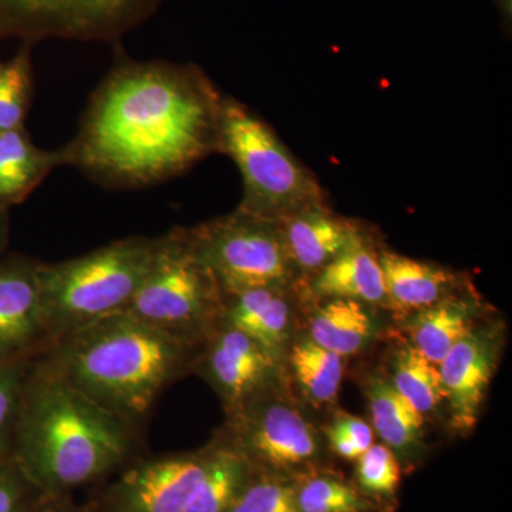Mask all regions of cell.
Instances as JSON below:
<instances>
[{
  "instance_id": "18",
  "label": "cell",
  "mask_w": 512,
  "mask_h": 512,
  "mask_svg": "<svg viewBox=\"0 0 512 512\" xmlns=\"http://www.w3.org/2000/svg\"><path fill=\"white\" fill-rule=\"evenodd\" d=\"M365 392L373 433L400 463L419 460L424 448V416L396 392L387 377H370Z\"/></svg>"
},
{
  "instance_id": "27",
  "label": "cell",
  "mask_w": 512,
  "mask_h": 512,
  "mask_svg": "<svg viewBox=\"0 0 512 512\" xmlns=\"http://www.w3.org/2000/svg\"><path fill=\"white\" fill-rule=\"evenodd\" d=\"M296 480L298 478L254 468V473L229 512H299Z\"/></svg>"
},
{
  "instance_id": "6",
  "label": "cell",
  "mask_w": 512,
  "mask_h": 512,
  "mask_svg": "<svg viewBox=\"0 0 512 512\" xmlns=\"http://www.w3.org/2000/svg\"><path fill=\"white\" fill-rule=\"evenodd\" d=\"M225 295L188 228L156 238L146 278L126 312L197 348L222 319Z\"/></svg>"
},
{
  "instance_id": "16",
  "label": "cell",
  "mask_w": 512,
  "mask_h": 512,
  "mask_svg": "<svg viewBox=\"0 0 512 512\" xmlns=\"http://www.w3.org/2000/svg\"><path fill=\"white\" fill-rule=\"evenodd\" d=\"M309 292L323 299H349L367 306L389 305L380 248L370 234L357 239L306 281Z\"/></svg>"
},
{
  "instance_id": "3",
  "label": "cell",
  "mask_w": 512,
  "mask_h": 512,
  "mask_svg": "<svg viewBox=\"0 0 512 512\" xmlns=\"http://www.w3.org/2000/svg\"><path fill=\"white\" fill-rule=\"evenodd\" d=\"M195 349L120 312L56 339L40 356L80 392L140 429L164 390L191 372Z\"/></svg>"
},
{
  "instance_id": "28",
  "label": "cell",
  "mask_w": 512,
  "mask_h": 512,
  "mask_svg": "<svg viewBox=\"0 0 512 512\" xmlns=\"http://www.w3.org/2000/svg\"><path fill=\"white\" fill-rule=\"evenodd\" d=\"M356 487L379 504L392 500L402 480V463L384 444H373L356 460Z\"/></svg>"
},
{
  "instance_id": "30",
  "label": "cell",
  "mask_w": 512,
  "mask_h": 512,
  "mask_svg": "<svg viewBox=\"0 0 512 512\" xmlns=\"http://www.w3.org/2000/svg\"><path fill=\"white\" fill-rule=\"evenodd\" d=\"M46 495L15 458L0 461V512H32Z\"/></svg>"
},
{
  "instance_id": "24",
  "label": "cell",
  "mask_w": 512,
  "mask_h": 512,
  "mask_svg": "<svg viewBox=\"0 0 512 512\" xmlns=\"http://www.w3.org/2000/svg\"><path fill=\"white\" fill-rule=\"evenodd\" d=\"M387 380L421 416L436 412L446 403L439 365L430 362L410 343L394 353L392 372Z\"/></svg>"
},
{
  "instance_id": "29",
  "label": "cell",
  "mask_w": 512,
  "mask_h": 512,
  "mask_svg": "<svg viewBox=\"0 0 512 512\" xmlns=\"http://www.w3.org/2000/svg\"><path fill=\"white\" fill-rule=\"evenodd\" d=\"M33 360L0 363V461L13 457L20 400Z\"/></svg>"
},
{
  "instance_id": "32",
  "label": "cell",
  "mask_w": 512,
  "mask_h": 512,
  "mask_svg": "<svg viewBox=\"0 0 512 512\" xmlns=\"http://www.w3.org/2000/svg\"><path fill=\"white\" fill-rule=\"evenodd\" d=\"M32 512H90L74 504L72 495L47 494Z\"/></svg>"
},
{
  "instance_id": "4",
  "label": "cell",
  "mask_w": 512,
  "mask_h": 512,
  "mask_svg": "<svg viewBox=\"0 0 512 512\" xmlns=\"http://www.w3.org/2000/svg\"><path fill=\"white\" fill-rule=\"evenodd\" d=\"M156 249V238L130 237L89 254L42 262L43 302L53 342L97 320L126 312Z\"/></svg>"
},
{
  "instance_id": "17",
  "label": "cell",
  "mask_w": 512,
  "mask_h": 512,
  "mask_svg": "<svg viewBox=\"0 0 512 512\" xmlns=\"http://www.w3.org/2000/svg\"><path fill=\"white\" fill-rule=\"evenodd\" d=\"M380 264L389 305L409 315L470 291L457 272L390 249L380 248Z\"/></svg>"
},
{
  "instance_id": "5",
  "label": "cell",
  "mask_w": 512,
  "mask_h": 512,
  "mask_svg": "<svg viewBox=\"0 0 512 512\" xmlns=\"http://www.w3.org/2000/svg\"><path fill=\"white\" fill-rule=\"evenodd\" d=\"M241 173L239 210L281 221L316 205L328 204L318 178L298 160L258 114L231 96L222 97L220 150Z\"/></svg>"
},
{
  "instance_id": "11",
  "label": "cell",
  "mask_w": 512,
  "mask_h": 512,
  "mask_svg": "<svg viewBox=\"0 0 512 512\" xmlns=\"http://www.w3.org/2000/svg\"><path fill=\"white\" fill-rule=\"evenodd\" d=\"M205 461V447L137 458L107 485L90 512H185Z\"/></svg>"
},
{
  "instance_id": "19",
  "label": "cell",
  "mask_w": 512,
  "mask_h": 512,
  "mask_svg": "<svg viewBox=\"0 0 512 512\" xmlns=\"http://www.w3.org/2000/svg\"><path fill=\"white\" fill-rule=\"evenodd\" d=\"M483 306L473 292L444 299L410 315L407 335L410 345L439 365L454 346L477 325Z\"/></svg>"
},
{
  "instance_id": "34",
  "label": "cell",
  "mask_w": 512,
  "mask_h": 512,
  "mask_svg": "<svg viewBox=\"0 0 512 512\" xmlns=\"http://www.w3.org/2000/svg\"><path fill=\"white\" fill-rule=\"evenodd\" d=\"M5 207L0 205V245L5 241V232H6V217H5Z\"/></svg>"
},
{
  "instance_id": "25",
  "label": "cell",
  "mask_w": 512,
  "mask_h": 512,
  "mask_svg": "<svg viewBox=\"0 0 512 512\" xmlns=\"http://www.w3.org/2000/svg\"><path fill=\"white\" fill-rule=\"evenodd\" d=\"M299 512H379V504L357 490L356 485L326 473L303 474L296 480Z\"/></svg>"
},
{
  "instance_id": "31",
  "label": "cell",
  "mask_w": 512,
  "mask_h": 512,
  "mask_svg": "<svg viewBox=\"0 0 512 512\" xmlns=\"http://www.w3.org/2000/svg\"><path fill=\"white\" fill-rule=\"evenodd\" d=\"M375 433L366 420L352 414L339 413L326 429V443L333 454L345 460L356 461L367 448L372 447Z\"/></svg>"
},
{
  "instance_id": "21",
  "label": "cell",
  "mask_w": 512,
  "mask_h": 512,
  "mask_svg": "<svg viewBox=\"0 0 512 512\" xmlns=\"http://www.w3.org/2000/svg\"><path fill=\"white\" fill-rule=\"evenodd\" d=\"M60 165L63 148L49 151L35 146L25 127L0 133V205L19 204Z\"/></svg>"
},
{
  "instance_id": "20",
  "label": "cell",
  "mask_w": 512,
  "mask_h": 512,
  "mask_svg": "<svg viewBox=\"0 0 512 512\" xmlns=\"http://www.w3.org/2000/svg\"><path fill=\"white\" fill-rule=\"evenodd\" d=\"M254 473L247 458L222 433L205 446L204 467L185 512H229Z\"/></svg>"
},
{
  "instance_id": "23",
  "label": "cell",
  "mask_w": 512,
  "mask_h": 512,
  "mask_svg": "<svg viewBox=\"0 0 512 512\" xmlns=\"http://www.w3.org/2000/svg\"><path fill=\"white\" fill-rule=\"evenodd\" d=\"M286 365L291 367L293 379L309 402L323 406L338 397L343 379L342 356L303 336L292 342Z\"/></svg>"
},
{
  "instance_id": "33",
  "label": "cell",
  "mask_w": 512,
  "mask_h": 512,
  "mask_svg": "<svg viewBox=\"0 0 512 512\" xmlns=\"http://www.w3.org/2000/svg\"><path fill=\"white\" fill-rule=\"evenodd\" d=\"M495 3H497V8L498 10H500L501 16H503L505 25H508V29H510L512 16V0H495Z\"/></svg>"
},
{
  "instance_id": "1",
  "label": "cell",
  "mask_w": 512,
  "mask_h": 512,
  "mask_svg": "<svg viewBox=\"0 0 512 512\" xmlns=\"http://www.w3.org/2000/svg\"><path fill=\"white\" fill-rule=\"evenodd\" d=\"M224 94L194 64H117L97 87L66 165L109 187L171 180L220 150Z\"/></svg>"
},
{
  "instance_id": "2",
  "label": "cell",
  "mask_w": 512,
  "mask_h": 512,
  "mask_svg": "<svg viewBox=\"0 0 512 512\" xmlns=\"http://www.w3.org/2000/svg\"><path fill=\"white\" fill-rule=\"evenodd\" d=\"M140 429L104 409L36 357L30 365L13 458L43 491L72 495L137 460Z\"/></svg>"
},
{
  "instance_id": "7",
  "label": "cell",
  "mask_w": 512,
  "mask_h": 512,
  "mask_svg": "<svg viewBox=\"0 0 512 512\" xmlns=\"http://www.w3.org/2000/svg\"><path fill=\"white\" fill-rule=\"evenodd\" d=\"M188 232L224 295L305 282L289 258L278 221L237 208Z\"/></svg>"
},
{
  "instance_id": "9",
  "label": "cell",
  "mask_w": 512,
  "mask_h": 512,
  "mask_svg": "<svg viewBox=\"0 0 512 512\" xmlns=\"http://www.w3.org/2000/svg\"><path fill=\"white\" fill-rule=\"evenodd\" d=\"M163 0H0V36L114 42Z\"/></svg>"
},
{
  "instance_id": "13",
  "label": "cell",
  "mask_w": 512,
  "mask_h": 512,
  "mask_svg": "<svg viewBox=\"0 0 512 512\" xmlns=\"http://www.w3.org/2000/svg\"><path fill=\"white\" fill-rule=\"evenodd\" d=\"M503 323L478 322L439 363L451 424L471 431L480 419L504 348Z\"/></svg>"
},
{
  "instance_id": "15",
  "label": "cell",
  "mask_w": 512,
  "mask_h": 512,
  "mask_svg": "<svg viewBox=\"0 0 512 512\" xmlns=\"http://www.w3.org/2000/svg\"><path fill=\"white\" fill-rule=\"evenodd\" d=\"M301 284L225 295L222 320L247 333L285 367L286 353L292 345L293 292Z\"/></svg>"
},
{
  "instance_id": "12",
  "label": "cell",
  "mask_w": 512,
  "mask_h": 512,
  "mask_svg": "<svg viewBox=\"0 0 512 512\" xmlns=\"http://www.w3.org/2000/svg\"><path fill=\"white\" fill-rule=\"evenodd\" d=\"M42 262H0V363L28 362L52 346L43 302Z\"/></svg>"
},
{
  "instance_id": "22",
  "label": "cell",
  "mask_w": 512,
  "mask_h": 512,
  "mask_svg": "<svg viewBox=\"0 0 512 512\" xmlns=\"http://www.w3.org/2000/svg\"><path fill=\"white\" fill-rule=\"evenodd\" d=\"M377 333L370 306L349 299H325L309 319L308 338L342 357L365 350Z\"/></svg>"
},
{
  "instance_id": "10",
  "label": "cell",
  "mask_w": 512,
  "mask_h": 512,
  "mask_svg": "<svg viewBox=\"0 0 512 512\" xmlns=\"http://www.w3.org/2000/svg\"><path fill=\"white\" fill-rule=\"evenodd\" d=\"M192 370L211 384L227 416L284 384L286 376L256 340L222 319L195 349Z\"/></svg>"
},
{
  "instance_id": "26",
  "label": "cell",
  "mask_w": 512,
  "mask_h": 512,
  "mask_svg": "<svg viewBox=\"0 0 512 512\" xmlns=\"http://www.w3.org/2000/svg\"><path fill=\"white\" fill-rule=\"evenodd\" d=\"M32 94L29 50L0 63V133L22 128Z\"/></svg>"
},
{
  "instance_id": "14",
  "label": "cell",
  "mask_w": 512,
  "mask_h": 512,
  "mask_svg": "<svg viewBox=\"0 0 512 512\" xmlns=\"http://www.w3.org/2000/svg\"><path fill=\"white\" fill-rule=\"evenodd\" d=\"M278 222L289 258L305 282L367 232L359 221L336 214L329 204L306 208Z\"/></svg>"
},
{
  "instance_id": "8",
  "label": "cell",
  "mask_w": 512,
  "mask_h": 512,
  "mask_svg": "<svg viewBox=\"0 0 512 512\" xmlns=\"http://www.w3.org/2000/svg\"><path fill=\"white\" fill-rule=\"evenodd\" d=\"M252 467L298 478L322 457V439L305 414L288 400L284 384L228 416L221 431Z\"/></svg>"
}]
</instances>
